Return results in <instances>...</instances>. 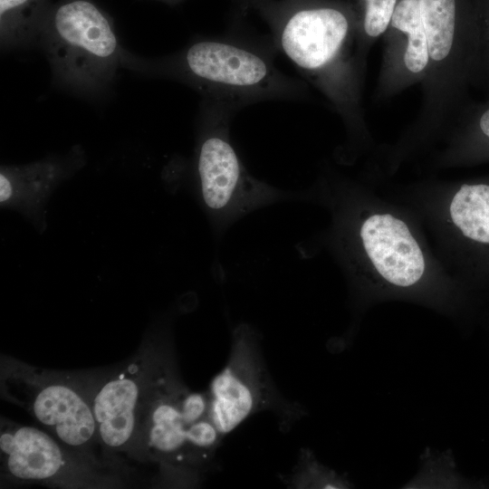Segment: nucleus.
Returning a JSON list of instances; mask_svg holds the SVG:
<instances>
[{"label": "nucleus", "mask_w": 489, "mask_h": 489, "mask_svg": "<svg viewBox=\"0 0 489 489\" xmlns=\"http://www.w3.org/2000/svg\"><path fill=\"white\" fill-rule=\"evenodd\" d=\"M465 0H418L428 72L409 135L427 138L452 125L475 89L478 38L474 10Z\"/></svg>", "instance_id": "obj_2"}, {"label": "nucleus", "mask_w": 489, "mask_h": 489, "mask_svg": "<svg viewBox=\"0 0 489 489\" xmlns=\"http://www.w3.org/2000/svg\"><path fill=\"white\" fill-rule=\"evenodd\" d=\"M449 211L465 236L489 244V185H463L454 196Z\"/></svg>", "instance_id": "obj_13"}, {"label": "nucleus", "mask_w": 489, "mask_h": 489, "mask_svg": "<svg viewBox=\"0 0 489 489\" xmlns=\"http://www.w3.org/2000/svg\"><path fill=\"white\" fill-rule=\"evenodd\" d=\"M363 249L377 272L390 284L408 288L425 272V260L407 225L391 215H373L360 226Z\"/></svg>", "instance_id": "obj_12"}, {"label": "nucleus", "mask_w": 489, "mask_h": 489, "mask_svg": "<svg viewBox=\"0 0 489 489\" xmlns=\"http://www.w3.org/2000/svg\"><path fill=\"white\" fill-rule=\"evenodd\" d=\"M181 383L171 366H167L141 416L136 442H141L148 457L177 474L199 471L194 461L187 421L179 406Z\"/></svg>", "instance_id": "obj_9"}, {"label": "nucleus", "mask_w": 489, "mask_h": 489, "mask_svg": "<svg viewBox=\"0 0 489 489\" xmlns=\"http://www.w3.org/2000/svg\"><path fill=\"white\" fill-rule=\"evenodd\" d=\"M459 136L468 144L489 146V96L482 101H471L457 115Z\"/></svg>", "instance_id": "obj_16"}, {"label": "nucleus", "mask_w": 489, "mask_h": 489, "mask_svg": "<svg viewBox=\"0 0 489 489\" xmlns=\"http://www.w3.org/2000/svg\"><path fill=\"white\" fill-rule=\"evenodd\" d=\"M208 105L197 166L202 201L215 230L222 235L256 209L296 199V192L281 190L250 175L230 139L229 120L234 111Z\"/></svg>", "instance_id": "obj_4"}, {"label": "nucleus", "mask_w": 489, "mask_h": 489, "mask_svg": "<svg viewBox=\"0 0 489 489\" xmlns=\"http://www.w3.org/2000/svg\"><path fill=\"white\" fill-rule=\"evenodd\" d=\"M294 488H348L350 482L319 463L312 452L302 449L295 471L286 482Z\"/></svg>", "instance_id": "obj_14"}, {"label": "nucleus", "mask_w": 489, "mask_h": 489, "mask_svg": "<svg viewBox=\"0 0 489 489\" xmlns=\"http://www.w3.org/2000/svg\"><path fill=\"white\" fill-rule=\"evenodd\" d=\"M33 0H0L1 45L18 47L25 44L23 14Z\"/></svg>", "instance_id": "obj_17"}, {"label": "nucleus", "mask_w": 489, "mask_h": 489, "mask_svg": "<svg viewBox=\"0 0 489 489\" xmlns=\"http://www.w3.org/2000/svg\"><path fill=\"white\" fill-rule=\"evenodd\" d=\"M169 360H137L100 382L91 394L97 439L112 451L134 446L141 416Z\"/></svg>", "instance_id": "obj_8"}, {"label": "nucleus", "mask_w": 489, "mask_h": 489, "mask_svg": "<svg viewBox=\"0 0 489 489\" xmlns=\"http://www.w3.org/2000/svg\"><path fill=\"white\" fill-rule=\"evenodd\" d=\"M13 187L9 177L5 173L1 172L0 175V201L6 202L12 195Z\"/></svg>", "instance_id": "obj_18"}, {"label": "nucleus", "mask_w": 489, "mask_h": 489, "mask_svg": "<svg viewBox=\"0 0 489 489\" xmlns=\"http://www.w3.org/2000/svg\"><path fill=\"white\" fill-rule=\"evenodd\" d=\"M40 40L54 75L72 89L95 93L115 76L118 39L108 18L91 2L61 5Z\"/></svg>", "instance_id": "obj_6"}, {"label": "nucleus", "mask_w": 489, "mask_h": 489, "mask_svg": "<svg viewBox=\"0 0 489 489\" xmlns=\"http://www.w3.org/2000/svg\"><path fill=\"white\" fill-rule=\"evenodd\" d=\"M10 380L13 399L62 446L83 451L97 438L90 393L69 378L24 369L13 373Z\"/></svg>", "instance_id": "obj_7"}, {"label": "nucleus", "mask_w": 489, "mask_h": 489, "mask_svg": "<svg viewBox=\"0 0 489 489\" xmlns=\"http://www.w3.org/2000/svg\"><path fill=\"white\" fill-rule=\"evenodd\" d=\"M165 71L232 111L268 100L302 98L307 86L283 73L271 51L237 39L194 42L165 62Z\"/></svg>", "instance_id": "obj_3"}, {"label": "nucleus", "mask_w": 489, "mask_h": 489, "mask_svg": "<svg viewBox=\"0 0 489 489\" xmlns=\"http://www.w3.org/2000/svg\"><path fill=\"white\" fill-rule=\"evenodd\" d=\"M273 25L274 47L327 99L351 137L362 136L367 59L359 18L338 5L315 4Z\"/></svg>", "instance_id": "obj_1"}, {"label": "nucleus", "mask_w": 489, "mask_h": 489, "mask_svg": "<svg viewBox=\"0 0 489 489\" xmlns=\"http://www.w3.org/2000/svg\"><path fill=\"white\" fill-rule=\"evenodd\" d=\"M382 38L383 52L372 97L374 103L388 101L427 79V45L418 0L398 1Z\"/></svg>", "instance_id": "obj_10"}, {"label": "nucleus", "mask_w": 489, "mask_h": 489, "mask_svg": "<svg viewBox=\"0 0 489 489\" xmlns=\"http://www.w3.org/2000/svg\"><path fill=\"white\" fill-rule=\"evenodd\" d=\"M207 392L209 417L224 436L257 413L272 412L285 430L306 413L277 389L262 354L259 334L245 322L234 328L228 360L210 381Z\"/></svg>", "instance_id": "obj_5"}, {"label": "nucleus", "mask_w": 489, "mask_h": 489, "mask_svg": "<svg viewBox=\"0 0 489 489\" xmlns=\"http://www.w3.org/2000/svg\"><path fill=\"white\" fill-rule=\"evenodd\" d=\"M363 11L360 20V47L364 58L376 41L382 37L391 21L398 0H361Z\"/></svg>", "instance_id": "obj_15"}, {"label": "nucleus", "mask_w": 489, "mask_h": 489, "mask_svg": "<svg viewBox=\"0 0 489 489\" xmlns=\"http://www.w3.org/2000/svg\"><path fill=\"white\" fill-rule=\"evenodd\" d=\"M43 429L4 424L0 449L4 470L23 481L67 480L76 465L67 450Z\"/></svg>", "instance_id": "obj_11"}]
</instances>
